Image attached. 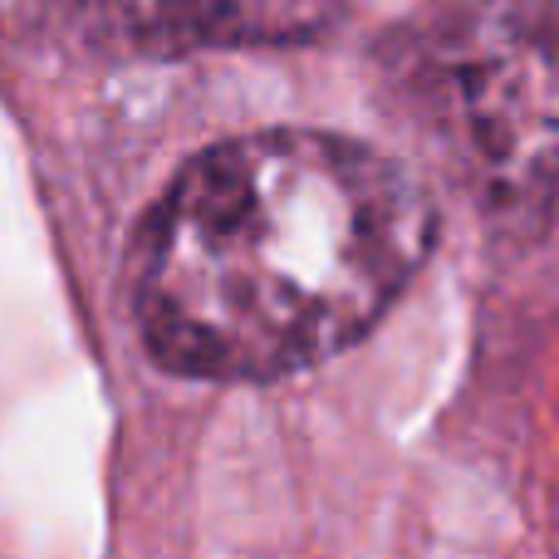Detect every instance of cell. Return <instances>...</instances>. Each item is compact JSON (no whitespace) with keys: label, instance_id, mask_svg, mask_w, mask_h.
Segmentation results:
<instances>
[{"label":"cell","instance_id":"obj_1","mask_svg":"<svg viewBox=\"0 0 559 559\" xmlns=\"http://www.w3.org/2000/svg\"><path fill=\"white\" fill-rule=\"evenodd\" d=\"M427 187L354 138L275 128L197 153L133 251L143 344L173 373L255 383L358 344L423 271Z\"/></svg>","mask_w":559,"mask_h":559},{"label":"cell","instance_id":"obj_2","mask_svg":"<svg viewBox=\"0 0 559 559\" xmlns=\"http://www.w3.org/2000/svg\"><path fill=\"white\" fill-rule=\"evenodd\" d=\"M413 123L481 206L525 212L559 187V5L456 0L403 45Z\"/></svg>","mask_w":559,"mask_h":559},{"label":"cell","instance_id":"obj_3","mask_svg":"<svg viewBox=\"0 0 559 559\" xmlns=\"http://www.w3.org/2000/svg\"><path fill=\"white\" fill-rule=\"evenodd\" d=\"M104 55L153 59L231 45H299L329 29L344 0H59Z\"/></svg>","mask_w":559,"mask_h":559}]
</instances>
